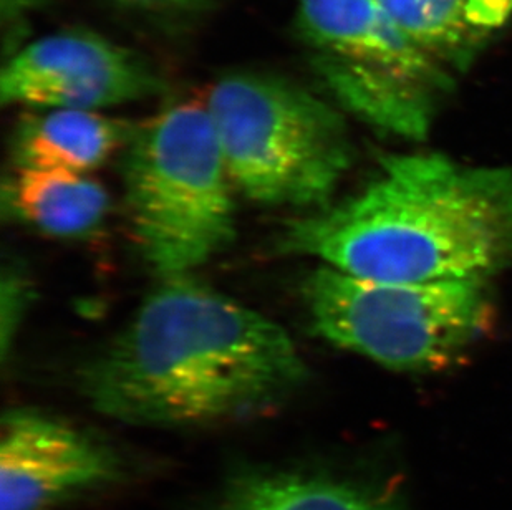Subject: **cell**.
<instances>
[{
  "instance_id": "11",
  "label": "cell",
  "mask_w": 512,
  "mask_h": 510,
  "mask_svg": "<svg viewBox=\"0 0 512 510\" xmlns=\"http://www.w3.org/2000/svg\"><path fill=\"white\" fill-rule=\"evenodd\" d=\"M213 510H398L367 487L305 469H257L229 482Z\"/></svg>"
},
{
  "instance_id": "3",
  "label": "cell",
  "mask_w": 512,
  "mask_h": 510,
  "mask_svg": "<svg viewBox=\"0 0 512 510\" xmlns=\"http://www.w3.org/2000/svg\"><path fill=\"white\" fill-rule=\"evenodd\" d=\"M125 199L146 264L173 279L234 241L231 178L206 102H179L136 126L123 159Z\"/></svg>"
},
{
  "instance_id": "9",
  "label": "cell",
  "mask_w": 512,
  "mask_h": 510,
  "mask_svg": "<svg viewBox=\"0 0 512 510\" xmlns=\"http://www.w3.org/2000/svg\"><path fill=\"white\" fill-rule=\"evenodd\" d=\"M411 44L448 72L473 65L512 15V0H378Z\"/></svg>"
},
{
  "instance_id": "12",
  "label": "cell",
  "mask_w": 512,
  "mask_h": 510,
  "mask_svg": "<svg viewBox=\"0 0 512 510\" xmlns=\"http://www.w3.org/2000/svg\"><path fill=\"white\" fill-rule=\"evenodd\" d=\"M15 211L58 237H78L100 226L110 199L88 174L17 168L10 188Z\"/></svg>"
},
{
  "instance_id": "8",
  "label": "cell",
  "mask_w": 512,
  "mask_h": 510,
  "mask_svg": "<svg viewBox=\"0 0 512 510\" xmlns=\"http://www.w3.org/2000/svg\"><path fill=\"white\" fill-rule=\"evenodd\" d=\"M121 461L82 429L50 414H5L0 443V510H52L120 481Z\"/></svg>"
},
{
  "instance_id": "2",
  "label": "cell",
  "mask_w": 512,
  "mask_h": 510,
  "mask_svg": "<svg viewBox=\"0 0 512 510\" xmlns=\"http://www.w3.org/2000/svg\"><path fill=\"white\" fill-rule=\"evenodd\" d=\"M279 251L378 282H488L512 269V164L385 156L360 193L289 222Z\"/></svg>"
},
{
  "instance_id": "14",
  "label": "cell",
  "mask_w": 512,
  "mask_h": 510,
  "mask_svg": "<svg viewBox=\"0 0 512 510\" xmlns=\"http://www.w3.org/2000/svg\"><path fill=\"white\" fill-rule=\"evenodd\" d=\"M39 0H0L2 4V15L5 20H14L19 15L24 14L32 5L37 4Z\"/></svg>"
},
{
  "instance_id": "13",
  "label": "cell",
  "mask_w": 512,
  "mask_h": 510,
  "mask_svg": "<svg viewBox=\"0 0 512 510\" xmlns=\"http://www.w3.org/2000/svg\"><path fill=\"white\" fill-rule=\"evenodd\" d=\"M121 7L145 10V12H173V10H188L198 7L206 0H113Z\"/></svg>"
},
{
  "instance_id": "5",
  "label": "cell",
  "mask_w": 512,
  "mask_h": 510,
  "mask_svg": "<svg viewBox=\"0 0 512 510\" xmlns=\"http://www.w3.org/2000/svg\"><path fill=\"white\" fill-rule=\"evenodd\" d=\"M304 299L320 337L395 371L448 370L493 323L488 282H378L320 265Z\"/></svg>"
},
{
  "instance_id": "6",
  "label": "cell",
  "mask_w": 512,
  "mask_h": 510,
  "mask_svg": "<svg viewBox=\"0 0 512 510\" xmlns=\"http://www.w3.org/2000/svg\"><path fill=\"white\" fill-rule=\"evenodd\" d=\"M297 25L335 100L373 128L423 140L455 87L378 0H297Z\"/></svg>"
},
{
  "instance_id": "7",
  "label": "cell",
  "mask_w": 512,
  "mask_h": 510,
  "mask_svg": "<svg viewBox=\"0 0 512 510\" xmlns=\"http://www.w3.org/2000/svg\"><path fill=\"white\" fill-rule=\"evenodd\" d=\"M163 90L165 82L145 58L85 30L30 42L10 57L0 75L2 103L32 110L100 111Z\"/></svg>"
},
{
  "instance_id": "10",
  "label": "cell",
  "mask_w": 512,
  "mask_h": 510,
  "mask_svg": "<svg viewBox=\"0 0 512 510\" xmlns=\"http://www.w3.org/2000/svg\"><path fill=\"white\" fill-rule=\"evenodd\" d=\"M14 138L17 168L88 174L128 145L136 126L90 110H35Z\"/></svg>"
},
{
  "instance_id": "1",
  "label": "cell",
  "mask_w": 512,
  "mask_h": 510,
  "mask_svg": "<svg viewBox=\"0 0 512 510\" xmlns=\"http://www.w3.org/2000/svg\"><path fill=\"white\" fill-rule=\"evenodd\" d=\"M307 366L279 323L199 284L161 279L80 375L98 413L121 423L194 428L269 413Z\"/></svg>"
},
{
  "instance_id": "4",
  "label": "cell",
  "mask_w": 512,
  "mask_h": 510,
  "mask_svg": "<svg viewBox=\"0 0 512 510\" xmlns=\"http://www.w3.org/2000/svg\"><path fill=\"white\" fill-rule=\"evenodd\" d=\"M234 188L252 203L324 209L352 166L339 111L271 73H229L206 98Z\"/></svg>"
}]
</instances>
